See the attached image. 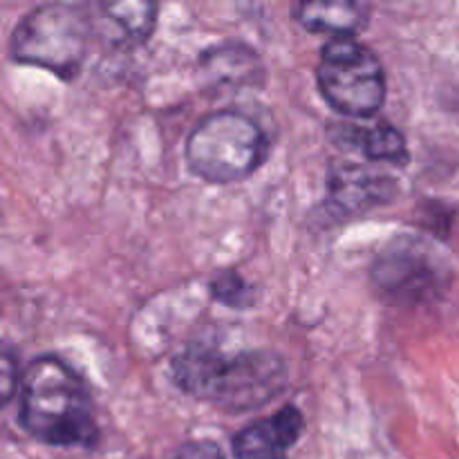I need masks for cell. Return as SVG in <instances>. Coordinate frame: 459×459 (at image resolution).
I'll list each match as a JSON object with an SVG mask.
<instances>
[{
  "mask_svg": "<svg viewBox=\"0 0 459 459\" xmlns=\"http://www.w3.org/2000/svg\"><path fill=\"white\" fill-rule=\"evenodd\" d=\"M332 134L339 146L359 151L368 161H384L393 166H406L411 160L406 137L390 124H377L370 128L354 124H334Z\"/></svg>",
  "mask_w": 459,
  "mask_h": 459,
  "instance_id": "obj_10",
  "label": "cell"
},
{
  "mask_svg": "<svg viewBox=\"0 0 459 459\" xmlns=\"http://www.w3.org/2000/svg\"><path fill=\"white\" fill-rule=\"evenodd\" d=\"M305 430V420L296 406H285L272 417L251 421L231 439L236 459H285Z\"/></svg>",
  "mask_w": 459,
  "mask_h": 459,
  "instance_id": "obj_8",
  "label": "cell"
},
{
  "mask_svg": "<svg viewBox=\"0 0 459 459\" xmlns=\"http://www.w3.org/2000/svg\"><path fill=\"white\" fill-rule=\"evenodd\" d=\"M186 164L211 184L247 179L264 164L269 139L247 112L224 108L202 117L188 133Z\"/></svg>",
  "mask_w": 459,
  "mask_h": 459,
  "instance_id": "obj_3",
  "label": "cell"
},
{
  "mask_svg": "<svg viewBox=\"0 0 459 459\" xmlns=\"http://www.w3.org/2000/svg\"><path fill=\"white\" fill-rule=\"evenodd\" d=\"M316 83L323 99L345 117H375L385 101V74L379 56L350 36L327 39L323 45Z\"/></svg>",
  "mask_w": 459,
  "mask_h": 459,
  "instance_id": "obj_5",
  "label": "cell"
},
{
  "mask_svg": "<svg viewBox=\"0 0 459 459\" xmlns=\"http://www.w3.org/2000/svg\"><path fill=\"white\" fill-rule=\"evenodd\" d=\"M397 182L385 173L354 161H334L327 170V204L339 215H359L388 204Z\"/></svg>",
  "mask_w": 459,
  "mask_h": 459,
  "instance_id": "obj_7",
  "label": "cell"
},
{
  "mask_svg": "<svg viewBox=\"0 0 459 459\" xmlns=\"http://www.w3.org/2000/svg\"><path fill=\"white\" fill-rule=\"evenodd\" d=\"M200 74L213 88H245L263 81L264 72L254 49L242 43H224L202 54Z\"/></svg>",
  "mask_w": 459,
  "mask_h": 459,
  "instance_id": "obj_9",
  "label": "cell"
},
{
  "mask_svg": "<svg viewBox=\"0 0 459 459\" xmlns=\"http://www.w3.org/2000/svg\"><path fill=\"white\" fill-rule=\"evenodd\" d=\"M375 290L394 305H420L439 299L451 285V264L435 242L420 236L390 240L370 267Z\"/></svg>",
  "mask_w": 459,
  "mask_h": 459,
  "instance_id": "obj_6",
  "label": "cell"
},
{
  "mask_svg": "<svg viewBox=\"0 0 459 459\" xmlns=\"http://www.w3.org/2000/svg\"><path fill=\"white\" fill-rule=\"evenodd\" d=\"M88 40L90 18L83 4L43 3L13 27L9 56L13 63L43 67L70 81L83 65Z\"/></svg>",
  "mask_w": 459,
  "mask_h": 459,
  "instance_id": "obj_4",
  "label": "cell"
},
{
  "mask_svg": "<svg viewBox=\"0 0 459 459\" xmlns=\"http://www.w3.org/2000/svg\"><path fill=\"white\" fill-rule=\"evenodd\" d=\"M101 12L119 27L126 39H133L137 43H143L155 30L157 3L117 0V3H101Z\"/></svg>",
  "mask_w": 459,
  "mask_h": 459,
  "instance_id": "obj_12",
  "label": "cell"
},
{
  "mask_svg": "<svg viewBox=\"0 0 459 459\" xmlns=\"http://www.w3.org/2000/svg\"><path fill=\"white\" fill-rule=\"evenodd\" d=\"M211 296L227 307H249L254 303V290L240 278V273L227 272L218 273L209 285Z\"/></svg>",
  "mask_w": 459,
  "mask_h": 459,
  "instance_id": "obj_13",
  "label": "cell"
},
{
  "mask_svg": "<svg viewBox=\"0 0 459 459\" xmlns=\"http://www.w3.org/2000/svg\"><path fill=\"white\" fill-rule=\"evenodd\" d=\"M170 459H224V455L213 442H188Z\"/></svg>",
  "mask_w": 459,
  "mask_h": 459,
  "instance_id": "obj_15",
  "label": "cell"
},
{
  "mask_svg": "<svg viewBox=\"0 0 459 459\" xmlns=\"http://www.w3.org/2000/svg\"><path fill=\"white\" fill-rule=\"evenodd\" d=\"M179 388L224 412H249L267 406L285 390L287 366L272 350H242L227 354L197 341L170 361Z\"/></svg>",
  "mask_w": 459,
  "mask_h": 459,
  "instance_id": "obj_1",
  "label": "cell"
},
{
  "mask_svg": "<svg viewBox=\"0 0 459 459\" xmlns=\"http://www.w3.org/2000/svg\"><path fill=\"white\" fill-rule=\"evenodd\" d=\"M18 424L49 446H94L99 426L83 379L61 357L45 354L25 368L18 388Z\"/></svg>",
  "mask_w": 459,
  "mask_h": 459,
  "instance_id": "obj_2",
  "label": "cell"
},
{
  "mask_svg": "<svg viewBox=\"0 0 459 459\" xmlns=\"http://www.w3.org/2000/svg\"><path fill=\"white\" fill-rule=\"evenodd\" d=\"M0 366H3V384H0V393H3V402L7 403L13 397L18 388H21L22 375H18V363L16 357L12 354V348L4 343L3 348V359H0Z\"/></svg>",
  "mask_w": 459,
  "mask_h": 459,
  "instance_id": "obj_14",
  "label": "cell"
},
{
  "mask_svg": "<svg viewBox=\"0 0 459 459\" xmlns=\"http://www.w3.org/2000/svg\"><path fill=\"white\" fill-rule=\"evenodd\" d=\"M294 18L307 31L327 34L330 39L359 34L370 21V4L352 3V0H334V3H299L294 7Z\"/></svg>",
  "mask_w": 459,
  "mask_h": 459,
  "instance_id": "obj_11",
  "label": "cell"
}]
</instances>
